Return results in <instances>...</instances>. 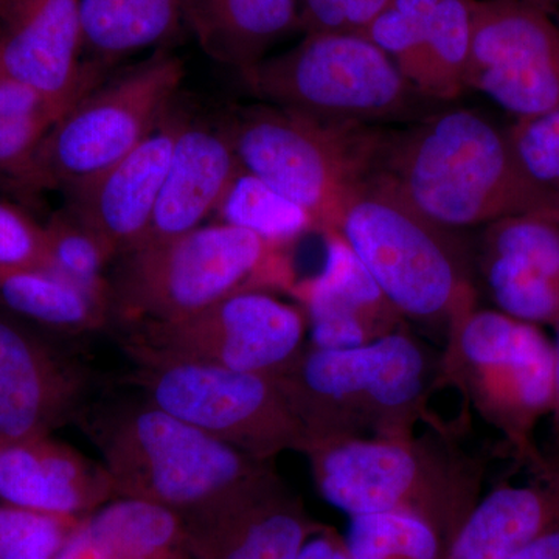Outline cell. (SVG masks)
I'll return each mask as SVG.
<instances>
[{"label": "cell", "mask_w": 559, "mask_h": 559, "mask_svg": "<svg viewBox=\"0 0 559 559\" xmlns=\"http://www.w3.org/2000/svg\"><path fill=\"white\" fill-rule=\"evenodd\" d=\"M374 175L451 230L530 213L559 218V201L522 168L509 130L473 109L430 112L407 130L382 132Z\"/></svg>", "instance_id": "1"}, {"label": "cell", "mask_w": 559, "mask_h": 559, "mask_svg": "<svg viewBox=\"0 0 559 559\" xmlns=\"http://www.w3.org/2000/svg\"><path fill=\"white\" fill-rule=\"evenodd\" d=\"M97 448L117 498L182 514L270 468L145 396L91 401L75 419Z\"/></svg>", "instance_id": "2"}, {"label": "cell", "mask_w": 559, "mask_h": 559, "mask_svg": "<svg viewBox=\"0 0 559 559\" xmlns=\"http://www.w3.org/2000/svg\"><path fill=\"white\" fill-rule=\"evenodd\" d=\"M436 362L417 340L390 331L345 349L304 348L275 378L307 430L308 448L358 437H409L423 417Z\"/></svg>", "instance_id": "3"}, {"label": "cell", "mask_w": 559, "mask_h": 559, "mask_svg": "<svg viewBox=\"0 0 559 559\" xmlns=\"http://www.w3.org/2000/svg\"><path fill=\"white\" fill-rule=\"evenodd\" d=\"M282 248L240 227L210 223L132 250L109 274L110 320L123 329L173 322L242 290L290 285Z\"/></svg>", "instance_id": "4"}, {"label": "cell", "mask_w": 559, "mask_h": 559, "mask_svg": "<svg viewBox=\"0 0 559 559\" xmlns=\"http://www.w3.org/2000/svg\"><path fill=\"white\" fill-rule=\"evenodd\" d=\"M337 234L400 316L450 331L476 307L468 253L455 230L423 216L380 176L349 201Z\"/></svg>", "instance_id": "5"}, {"label": "cell", "mask_w": 559, "mask_h": 559, "mask_svg": "<svg viewBox=\"0 0 559 559\" xmlns=\"http://www.w3.org/2000/svg\"><path fill=\"white\" fill-rule=\"evenodd\" d=\"M312 476L320 496L348 516L404 511L432 525L451 546L479 491L471 460L409 437L337 439L312 444Z\"/></svg>", "instance_id": "6"}, {"label": "cell", "mask_w": 559, "mask_h": 559, "mask_svg": "<svg viewBox=\"0 0 559 559\" xmlns=\"http://www.w3.org/2000/svg\"><path fill=\"white\" fill-rule=\"evenodd\" d=\"M226 128L242 170L310 213L320 234L337 231L349 201L377 173L382 132L369 124L270 105L246 110Z\"/></svg>", "instance_id": "7"}, {"label": "cell", "mask_w": 559, "mask_h": 559, "mask_svg": "<svg viewBox=\"0 0 559 559\" xmlns=\"http://www.w3.org/2000/svg\"><path fill=\"white\" fill-rule=\"evenodd\" d=\"M241 75L270 105L334 123L419 120L433 103L364 36L307 35Z\"/></svg>", "instance_id": "8"}, {"label": "cell", "mask_w": 559, "mask_h": 559, "mask_svg": "<svg viewBox=\"0 0 559 559\" xmlns=\"http://www.w3.org/2000/svg\"><path fill=\"white\" fill-rule=\"evenodd\" d=\"M183 75L180 58L157 50L150 60L80 98L44 140L33 190L70 193L124 159L170 114Z\"/></svg>", "instance_id": "9"}, {"label": "cell", "mask_w": 559, "mask_h": 559, "mask_svg": "<svg viewBox=\"0 0 559 559\" xmlns=\"http://www.w3.org/2000/svg\"><path fill=\"white\" fill-rule=\"evenodd\" d=\"M134 364L140 395L249 457L307 451V430L274 378L190 360Z\"/></svg>", "instance_id": "10"}, {"label": "cell", "mask_w": 559, "mask_h": 559, "mask_svg": "<svg viewBox=\"0 0 559 559\" xmlns=\"http://www.w3.org/2000/svg\"><path fill=\"white\" fill-rule=\"evenodd\" d=\"M444 373L518 447L555 403V347L538 326L502 311L477 310L451 323Z\"/></svg>", "instance_id": "11"}, {"label": "cell", "mask_w": 559, "mask_h": 559, "mask_svg": "<svg viewBox=\"0 0 559 559\" xmlns=\"http://www.w3.org/2000/svg\"><path fill=\"white\" fill-rule=\"evenodd\" d=\"M132 362L190 360L277 378L304 349L307 318L261 289L242 290L173 322L124 329Z\"/></svg>", "instance_id": "12"}, {"label": "cell", "mask_w": 559, "mask_h": 559, "mask_svg": "<svg viewBox=\"0 0 559 559\" xmlns=\"http://www.w3.org/2000/svg\"><path fill=\"white\" fill-rule=\"evenodd\" d=\"M466 90L518 120L559 109V28L527 0H473Z\"/></svg>", "instance_id": "13"}, {"label": "cell", "mask_w": 559, "mask_h": 559, "mask_svg": "<svg viewBox=\"0 0 559 559\" xmlns=\"http://www.w3.org/2000/svg\"><path fill=\"white\" fill-rule=\"evenodd\" d=\"M180 518L193 559H299L322 530L271 466Z\"/></svg>", "instance_id": "14"}, {"label": "cell", "mask_w": 559, "mask_h": 559, "mask_svg": "<svg viewBox=\"0 0 559 559\" xmlns=\"http://www.w3.org/2000/svg\"><path fill=\"white\" fill-rule=\"evenodd\" d=\"M83 362L0 308V443L50 436L91 403Z\"/></svg>", "instance_id": "15"}, {"label": "cell", "mask_w": 559, "mask_h": 559, "mask_svg": "<svg viewBox=\"0 0 559 559\" xmlns=\"http://www.w3.org/2000/svg\"><path fill=\"white\" fill-rule=\"evenodd\" d=\"M83 51L81 0H0L3 79L69 110L100 79Z\"/></svg>", "instance_id": "16"}, {"label": "cell", "mask_w": 559, "mask_h": 559, "mask_svg": "<svg viewBox=\"0 0 559 559\" xmlns=\"http://www.w3.org/2000/svg\"><path fill=\"white\" fill-rule=\"evenodd\" d=\"M182 120L168 114L142 145L86 186L70 191L76 221L102 238L117 259L145 240Z\"/></svg>", "instance_id": "17"}, {"label": "cell", "mask_w": 559, "mask_h": 559, "mask_svg": "<svg viewBox=\"0 0 559 559\" xmlns=\"http://www.w3.org/2000/svg\"><path fill=\"white\" fill-rule=\"evenodd\" d=\"M117 499L102 462L50 436L0 443V502L84 518Z\"/></svg>", "instance_id": "18"}, {"label": "cell", "mask_w": 559, "mask_h": 559, "mask_svg": "<svg viewBox=\"0 0 559 559\" xmlns=\"http://www.w3.org/2000/svg\"><path fill=\"white\" fill-rule=\"evenodd\" d=\"M325 261L314 277L293 285L311 326V347H362L395 330L399 312L337 231H326Z\"/></svg>", "instance_id": "19"}, {"label": "cell", "mask_w": 559, "mask_h": 559, "mask_svg": "<svg viewBox=\"0 0 559 559\" xmlns=\"http://www.w3.org/2000/svg\"><path fill=\"white\" fill-rule=\"evenodd\" d=\"M241 170L227 128L182 120L150 229L139 248L207 224Z\"/></svg>", "instance_id": "20"}, {"label": "cell", "mask_w": 559, "mask_h": 559, "mask_svg": "<svg viewBox=\"0 0 559 559\" xmlns=\"http://www.w3.org/2000/svg\"><path fill=\"white\" fill-rule=\"evenodd\" d=\"M559 530V474L535 484L500 487L479 500L444 559H511Z\"/></svg>", "instance_id": "21"}, {"label": "cell", "mask_w": 559, "mask_h": 559, "mask_svg": "<svg viewBox=\"0 0 559 559\" xmlns=\"http://www.w3.org/2000/svg\"><path fill=\"white\" fill-rule=\"evenodd\" d=\"M55 559H193L179 513L117 498L81 518Z\"/></svg>", "instance_id": "22"}, {"label": "cell", "mask_w": 559, "mask_h": 559, "mask_svg": "<svg viewBox=\"0 0 559 559\" xmlns=\"http://www.w3.org/2000/svg\"><path fill=\"white\" fill-rule=\"evenodd\" d=\"M182 20L210 58L245 73L299 27V0H182Z\"/></svg>", "instance_id": "23"}, {"label": "cell", "mask_w": 559, "mask_h": 559, "mask_svg": "<svg viewBox=\"0 0 559 559\" xmlns=\"http://www.w3.org/2000/svg\"><path fill=\"white\" fill-rule=\"evenodd\" d=\"M0 308L24 322L62 333H91L112 323L106 308L43 267L0 272Z\"/></svg>", "instance_id": "24"}, {"label": "cell", "mask_w": 559, "mask_h": 559, "mask_svg": "<svg viewBox=\"0 0 559 559\" xmlns=\"http://www.w3.org/2000/svg\"><path fill=\"white\" fill-rule=\"evenodd\" d=\"M471 2L440 0L428 28L399 69L429 100L451 102L466 90L471 47Z\"/></svg>", "instance_id": "25"}, {"label": "cell", "mask_w": 559, "mask_h": 559, "mask_svg": "<svg viewBox=\"0 0 559 559\" xmlns=\"http://www.w3.org/2000/svg\"><path fill=\"white\" fill-rule=\"evenodd\" d=\"M182 0H81L84 50L112 61L170 38Z\"/></svg>", "instance_id": "26"}, {"label": "cell", "mask_w": 559, "mask_h": 559, "mask_svg": "<svg viewBox=\"0 0 559 559\" xmlns=\"http://www.w3.org/2000/svg\"><path fill=\"white\" fill-rule=\"evenodd\" d=\"M64 112L28 87L0 81V179L33 190L40 146Z\"/></svg>", "instance_id": "27"}, {"label": "cell", "mask_w": 559, "mask_h": 559, "mask_svg": "<svg viewBox=\"0 0 559 559\" xmlns=\"http://www.w3.org/2000/svg\"><path fill=\"white\" fill-rule=\"evenodd\" d=\"M480 259L559 288V218L530 213L488 224Z\"/></svg>", "instance_id": "28"}, {"label": "cell", "mask_w": 559, "mask_h": 559, "mask_svg": "<svg viewBox=\"0 0 559 559\" xmlns=\"http://www.w3.org/2000/svg\"><path fill=\"white\" fill-rule=\"evenodd\" d=\"M213 218L278 246L296 240L305 231L318 230L310 213L245 170L231 182Z\"/></svg>", "instance_id": "29"}, {"label": "cell", "mask_w": 559, "mask_h": 559, "mask_svg": "<svg viewBox=\"0 0 559 559\" xmlns=\"http://www.w3.org/2000/svg\"><path fill=\"white\" fill-rule=\"evenodd\" d=\"M47 240V270L86 293L110 314L108 267L116 253L102 238L68 212L44 224Z\"/></svg>", "instance_id": "30"}, {"label": "cell", "mask_w": 559, "mask_h": 559, "mask_svg": "<svg viewBox=\"0 0 559 559\" xmlns=\"http://www.w3.org/2000/svg\"><path fill=\"white\" fill-rule=\"evenodd\" d=\"M344 546L352 559H444L447 555L437 530L404 511L349 516Z\"/></svg>", "instance_id": "31"}, {"label": "cell", "mask_w": 559, "mask_h": 559, "mask_svg": "<svg viewBox=\"0 0 559 559\" xmlns=\"http://www.w3.org/2000/svg\"><path fill=\"white\" fill-rule=\"evenodd\" d=\"M80 520L0 502V559H55Z\"/></svg>", "instance_id": "32"}, {"label": "cell", "mask_w": 559, "mask_h": 559, "mask_svg": "<svg viewBox=\"0 0 559 559\" xmlns=\"http://www.w3.org/2000/svg\"><path fill=\"white\" fill-rule=\"evenodd\" d=\"M509 132L522 168L559 201V109L518 120Z\"/></svg>", "instance_id": "33"}, {"label": "cell", "mask_w": 559, "mask_h": 559, "mask_svg": "<svg viewBox=\"0 0 559 559\" xmlns=\"http://www.w3.org/2000/svg\"><path fill=\"white\" fill-rule=\"evenodd\" d=\"M392 0H299V27L307 35L366 36Z\"/></svg>", "instance_id": "34"}, {"label": "cell", "mask_w": 559, "mask_h": 559, "mask_svg": "<svg viewBox=\"0 0 559 559\" xmlns=\"http://www.w3.org/2000/svg\"><path fill=\"white\" fill-rule=\"evenodd\" d=\"M47 270L46 229L24 210L0 202V272Z\"/></svg>", "instance_id": "35"}, {"label": "cell", "mask_w": 559, "mask_h": 559, "mask_svg": "<svg viewBox=\"0 0 559 559\" xmlns=\"http://www.w3.org/2000/svg\"><path fill=\"white\" fill-rule=\"evenodd\" d=\"M299 559H352L345 549L344 540L334 538L333 535L325 532V528L319 530L311 536L301 549Z\"/></svg>", "instance_id": "36"}, {"label": "cell", "mask_w": 559, "mask_h": 559, "mask_svg": "<svg viewBox=\"0 0 559 559\" xmlns=\"http://www.w3.org/2000/svg\"><path fill=\"white\" fill-rule=\"evenodd\" d=\"M511 559H559V530L540 536Z\"/></svg>", "instance_id": "37"}, {"label": "cell", "mask_w": 559, "mask_h": 559, "mask_svg": "<svg viewBox=\"0 0 559 559\" xmlns=\"http://www.w3.org/2000/svg\"><path fill=\"white\" fill-rule=\"evenodd\" d=\"M554 414L559 425V323H558V344L555 347V403Z\"/></svg>", "instance_id": "38"}, {"label": "cell", "mask_w": 559, "mask_h": 559, "mask_svg": "<svg viewBox=\"0 0 559 559\" xmlns=\"http://www.w3.org/2000/svg\"><path fill=\"white\" fill-rule=\"evenodd\" d=\"M2 80H5V79H3L2 70H0V81H2Z\"/></svg>", "instance_id": "39"}]
</instances>
